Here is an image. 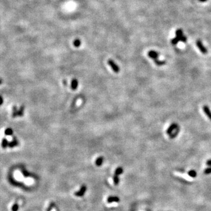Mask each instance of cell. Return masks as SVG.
I'll list each match as a JSON object with an SVG mask.
<instances>
[{"instance_id":"13","label":"cell","mask_w":211,"mask_h":211,"mask_svg":"<svg viewBox=\"0 0 211 211\" xmlns=\"http://www.w3.org/2000/svg\"><path fill=\"white\" fill-rule=\"evenodd\" d=\"M9 143L7 139V138H4L2 141V143H1V146H2V147L3 148H6L8 146Z\"/></svg>"},{"instance_id":"17","label":"cell","mask_w":211,"mask_h":211,"mask_svg":"<svg viewBox=\"0 0 211 211\" xmlns=\"http://www.w3.org/2000/svg\"><path fill=\"white\" fill-rule=\"evenodd\" d=\"M188 174L189 176H190L191 177H192V178H195V177H196V172L194 170L189 171L188 172Z\"/></svg>"},{"instance_id":"21","label":"cell","mask_w":211,"mask_h":211,"mask_svg":"<svg viewBox=\"0 0 211 211\" xmlns=\"http://www.w3.org/2000/svg\"><path fill=\"white\" fill-rule=\"evenodd\" d=\"M179 41H180V39H179L177 37H175V38H174V39H172V41H171V43H172V44H173V45H176V44H178Z\"/></svg>"},{"instance_id":"27","label":"cell","mask_w":211,"mask_h":211,"mask_svg":"<svg viewBox=\"0 0 211 211\" xmlns=\"http://www.w3.org/2000/svg\"><path fill=\"white\" fill-rule=\"evenodd\" d=\"M2 79H0V85H1V83H2Z\"/></svg>"},{"instance_id":"19","label":"cell","mask_w":211,"mask_h":211,"mask_svg":"<svg viewBox=\"0 0 211 211\" xmlns=\"http://www.w3.org/2000/svg\"><path fill=\"white\" fill-rule=\"evenodd\" d=\"M16 116H18V110L16 106H14L13 107V117H16Z\"/></svg>"},{"instance_id":"22","label":"cell","mask_w":211,"mask_h":211,"mask_svg":"<svg viewBox=\"0 0 211 211\" xmlns=\"http://www.w3.org/2000/svg\"><path fill=\"white\" fill-rule=\"evenodd\" d=\"M204 173L205 174H209L211 173V166L209 168L205 169V170L204 171Z\"/></svg>"},{"instance_id":"14","label":"cell","mask_w":211,"mask_h":211,"mask_svg":"<svg viewBox=\"0 0 211 211\" xmlns=\"http://www.w3.org/2000/svg\"><path fill=\"white\" fill-rule=\"evenodd\" d=\"M123 172V168L122 167H121V166H119V167L117 168L115 171V173L114 174H116V175H120V174H121Z\"/></svg>"},{"instance_id":"5","label":"cell","mask_w":211,"mask_h":211,"mask_svg":"<svg viewBox=\"0 0 211 211\" xmlns=\"http://www.w3.org/2000/svg\"><path fill=\"white\" fill-rule=\"evenodd\" d=\"M179 128L178 126L176 123H173L169 127V128H168L167 130H166V133L168 135H171L172 133L174 132V131L176 130L177 129Z\"/></svg>"},{"instance_id":"1","label":"cell","mask_w":211,"mask_h":211,"mask_svg":"<svg viewBox=\"0 0 211 211\" xmlns=\"http://www.w3.org/2000/svg\"><path fill=\"white\" fill-rule=\"evenodd\" d=\"M148 56L150 58H151V59H153L156 65L158 66H162L166 63V61L158 60V53L156 51H154V50H150L148 53Z\"/></svg>"},{"instance_id":"18","label":"cell","mask_w":211,"mask_h":211,"mask_svg":"<svg viewBox=\"0 0 211 211\" xmlns=\"http://www.w3.org/2000/svg\"><path fill=\"white\" fill-rule=\"evenodd\" d=\"M13 134V131L11 128H7L5 131V134L7 136H11Z\"/></svg>"},{"instance_id":"15","label":"cell","mask_w":211,"mask_h":211,"mask_svg":"<svg viewBox=\"0 0 211 211\" xmlns=\"http://www.w3.org/2000/svg\"><path fill=\"white\" fill-rule=\"evenodd\" d=\"M113 181H114V183L115 185H117L119 184V175L114 174V176H113Z\"/></svg>"},{"instance_id":"2","label":"cell","mask_w":211,"mask_h":211,"mask_svg":"<svg viewBox=\"0 0 211 211\" xmlns=\"http://www.w3.org/2000/svg\"><path fill=\"white\" fill-rule=\"evenodd\" d=\"M107 63L108 65H110V66L111 67V68L112 69L114 72L117 73L120 72V68H119V66L117 65L112 59H108Z\"/></svg>"},{"instance_id":"26","label":"cell","mask_w":211,"mask_h":211,"mask_svg":"<svg viewBox=\"0 0 211 211\" xmlns=\"http://www.w3.org/2000/svg\"><path fill=\"white\" fill-rule=\"evenodd\" d=\"M199 1H201V2H205V1H207V0H199Z\"/></svg>"},{"instance_id":"16","label":"cell","mask_w":211,"mask_h":211,"mask_svg":"<svg viewBox=\"0 0 211 211\" xmlns=\"http://www.w3.org/2000/svg\"><path fill=\"white\" fill-rule=\"evenodd\" d=\"M24 108H24V106H23L21 107L19 110H18V116H20V117H21V116L24 115Z\"/></svg>"},{"instance_id":"4","label":"cell","mask_w":211,"mask_h":211,"mask_svg":"<svg viewBox=\"0 0 211 211\" xmlns=\"http://www.w3.org/2000/svg\"><path fill=\"white\" fill-rule=\"evenodd\" d=\"M196 44L197 47H198L199 49L200 50V51L203 54H206L208 53V50L204 46V45L202 44V43L200 40H197L196 42Z\"/></svg>"},{"instance_id":"3","label":"cell","mask_w":211,"mask_h":211,"mask_svg":"<svg viewBox=\"0 0 211 211\" xmlns=\"http://www.w3.org/2000/svg\"><path fill=\"white\" fill-rule=\"evenodd\" d=\"M175 34H176V37L178 38V39H180V41H182V42L184 43H185L186 42L187 39H186V36L183 35V32L181 30H180V29L177 30L175 32Z\"/></svg>"},{"instance_id":"9","label":"cell","mask_w":211,"mask_h":211,"mask_svg":"<svg viewBox=\"0 0 211 211\" xmlns=\"http://www.w3.org/2000/svg\"><path fill=\"white\" fill-rule=\"evenodd\" d=\"M203 110H204L205 113L208 117V118L210 119V120H211V111L210 110V109H209V107L207 106H204L203 107Z\"/></svg>"},{"instance_id":"25","label":"cell","mask_w":211,"mask_h":211,"mask_svg":"<svg viewBox=\"0 0 211 211\" xmlns=\"http://www.w3.org/2000/svg\"><path fill=\"white\" fill-rule=\"evenodd\" d=\"M206 165H208V166H211V160H209L206 162Z\"/></svg>"},{"instance_id":"23","label":"cell","mask_w":211,"mask_h":211,"mask_svg":"<svg viewBox=\"0 0 211 211\" xmlns=\"http://www.w3.org/2000/svg\"><path fill=\"white\" fill-rule=\"evenodd\" d=\"M22 172L23 175L25 176V177H30V174H29V172H27V171L26 170H22Z\"/></svg>"},{"instance_id":"8","label":"cell","mask_w":211,"mask_h":211,"mask_svg":"<svg viewBox=\"0 0 211 211\" xmlns=\"http://www.w3.org/2000/svg\"><path fill=\"white\" fill-rule=\"evenodd\" d=\"M78 85H79V82H78V80L76 79H73V80H72V82H71L72 89L73 90H75L77 89V88L78 87Z\"/></svg>"},{"instance_id":"20","label":"cell","mask_w":211,"mask_h":211,"mask_svg":"<svg viewBox=\"0 0 211 211\" xmlns=\"http://www.w3.org/2000/svg\"><path fill=\"white\" fill-rule=\"evenodd\" d=\"M18 209H19V205H18V204H16V203L14 204L13 206H12V211H18Z\"/></svg>"},{"instance_id":"12","label":"cell","mask_w":211,"mask_h":211,"mask_svg":"<svg viewBox=\"0 0 211 211\" xmlns=\"http://www.w3.org/2000/svg\"><path fill=\"white\" fill-rule=\"evenodd\" d=\"M73 45L76 48H79V46L81 45V41L79 39H76L75 40H74L73 42Z\"/></svg>"},{"instance_id":"11","label":"cell","mask_w":211,"mask_h":211,"mask_svg":"<svg viewBox=\"0 0 211 211\" xmlns=\"http://www.w3.org/2000/svg\"><path fill=\"white\" fill-rule=\"evenodd\" d=\"M103 160H104V158L103 157H102V156H101V157H98V158L96 159V166H102V164H103Z\"/></svg>"},{"instance_id":"10","label":"cell","mask_w":211,"mask_h":211,"mask_svg":"<svg viewBox=\"0 0 211 211\" xmlns=\"http://www.w3.org/2000/svg\"><path fill=\"white\" fill-rule=\"evenodd\" d=\"M18 145V141L17 140V139L15 138V137H14L13 141H12L11 142H10V143H9L8 147H10V148H13V147H14L17 146Z\"/></svg>"},{"instance_id":"7","label":"cell","mask_w":211,"mask_h":211,"mask_svg":"<svg viewBox=\"0 0 211 211\" xmlns=\"http://www.w3.org/2000/svg\"><path fill=\"white\" fill-rule=\"evenodd\" d=\"M107 201L108 203H112V202H119L120 201V199L117 196H110L108 197Z\"/></svg>"},{"instance_id":"24","label":"cell","mask_w":211,"mask_h":211,"mask_svg":"<svg viewBox=\"0 0 211 211\" xmlns=\"http://www.w3.org/2000/svg\"><path fill=\"white\" fill-rule=\"evenodd\" d=\"M3 103V98L2 96H0V106H1Z\"/></svg>"},{"instance_id":"6","label":"cell","mask_w":211,"mask_h":211,"mask_svg":"<svg viewBox=\"0 0 211 211\" xmlns=\"http://www.w3.org/2000/svg\"><path fill=\"white\" fill-rule=\"evenodd\" d=\"M86 189H87L86 186L85 185H82V186H81V188H80V190L75 193V195L76 196H83V195H85L86 191Z\"/></svg>"}]
</instances>
